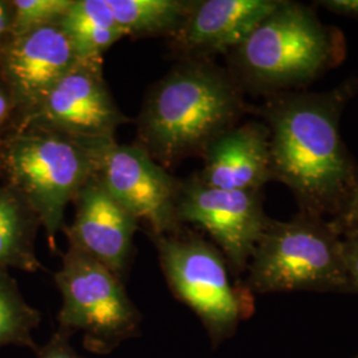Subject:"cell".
<instances>
[{
  "label": "cell",
  "mask_w": 358,
  "mask_h": 358,
  "mask_svg": "<svg viewBox=\"0 0 358 358\" xmlns=\"http://www.w3.org/2000/svg\"><path fill=\"white\" fill-rule=\"evenodd\" d=\"M348 92L279 93L262 109L273 179L291 189L309 215H337L357 186L340 133Z\"/></svg>",
  "instance_id": "6da1fadb"
},
{
  "label": "cell",
  "mask_w": 358,
  "mask_h": 358,
  "mask_svg": "<svg viewBox=\"0 0 358 358\" xmlns=\"http://www.w3.org/2000/svg\"><path fill=\"white\" fill-rule=\"evenodd\" d=\"M242 88L205 59L176 65L149 90L137 120V145L165 169L205 152L243 115Z\"/></svg>",
  "instance_id": "7a4b0ae2"
},
{
  "label": "cell",
  "mask_w": 358,
  "mask_h": 358,
  "mask_svg": "<svg viewBox=\"0 0 358 358\" xmlns=\"http://www.w3.org/2000/svg\"><path fill=\"white\" fill-rule=\"evenodd\" d=\"M343 34L325 26L304 4L280 0L243 41L231 50V76L242 88L282 93L303 87L345 57Z\"/></svg>",
  "instance_id": "3957f363"
},
{
  "label": "cell",
  "mask_w": 358,
  "mask_h": 358,
  "mask_svg": "<svg viewBox=\"0 0 358 358\" xmlns=\"http://www.w3.org/2000/svg\"><path fill=\"white\" fill-rule=\"evenodd\" d=\"M101 143L35 128L0 138V174L36 213L53 252L56 236L65 229L66 206L96 177V149Z\"/></svg>",
  "instance_id": "277c9868"
},
{
  "label": "cell",
  "mask_w": 358,
  "mask_h": 358,
  "mask_svg": "<svg viewBox=\"0 0 358 358\" xmlns=\"http://www.w3.org/2000/svg\"><path fill=\"white\" fill-rule=\"evenodd\" d=\"M247 271L244 284L252 294H350L341 232L332 222L301 211L285 222L269 219Z\"/></svg>",
  "instance_id": "5b68a950"
},
{
  "label": "cell",
  "mask_w": 358,
  "mask_h": 358,
  "mask_svg": "<svg viewBox=\"0 0 358 358\" xmlns=\"http://www.w3.org/2000/svg\"><path fill=\"white\" fill-rule=\"evenodd\" d=\"M149 238L171 292L202 321L213 348L252 316L254 294L231 280L230 266L215 244L192 231Z\"/></svg>",
  "instance_id": "8992f818"
},
{
  "label": "cell",
  "mask_w": 358,
  "mask_h": 358,
  "mask_svg": "<svg viewBox=\"0 0 358 358\" xmlns=\"http://www.w3.org/2000/svg\"><path fill=\"white\" fill-rule=\"evenodd\" d=\"M55 282L63 296L59 332L83 334V344L96 355H109L138 336L142 315L129 299L124 282L100 262L68 245Z\"/></svg>",
  "instance_id": "52a82bcc"
},
{
  "label": "cell",
  "mask_w": 358,
  "mask_h": 358,
  "mask_svg": "<svg viewBox=\"0 0 358 358\" xmlns=\"http://www.w3.org/2000/svg\"><path fill=\"white\" fill-rule=\"evenodd\" d=\"M96 177L108 192L143 222L149 236L183 230L177 213L180 179L155 162L140 145L103 142L96 149Z\"/></svg>",
  "instance_id": "ba28073f"
},
{
  "label": "cell",
  "mask_w": 358,
  "mask_h": 358,
  "mask_svg": "<svg viewBox=\"0 0 358 358\" xmlns=\"http://www.w3.org/2000/svg\"><path fill=\"white\" fill-rule=\"evenodd\" d=\"M129 118L117 106L103 77V59H80L15 130L35 128L77 141H115Z\"/></svg>",
  "instance_id": "9c48e42d"
},
{
  "label": "cell",
  "mask_w": 358,
  "mask_h": 358,
  "mask_svg": "<svg viewBox=\"0 0 358 358\" xmlns=\"http://www.w3.org/2000/svg\"><path fill=\"white\" fill-rule=\"evenodd\" d=\"M177 213L182 224L198 226L211 236L236 278L247 271L269 222L262 192L214 189L196 176L180 179Z\"/></svg>",
  "instance_id": "30bf717a"
},
{
  "label": "cell",
  "mask_w": 358,
  "mask_h": 358,
  "mask_svg": "<svg viewBox=\"0 0 358 358\" xmlns=\"http://www.w3.org/2000/svg\"><path fill=\"white\" fill-rule=\"evenodd\" d=\"M78 60L60 23L8 40L0 50V81L15 103L13 130L38 108Z\"/></svg>",
  "instance_id": "8fae6325"
},
{
  "label": "cell",
  "mask_w": 358,
  "mask_h": 358,
  "mask_svg": "<svg viewBox=\"0 0 358 358\" xmlns=\"http://www.w3.org/2000/svg\"><path fill=\"white\" fill-rule=\"evenodd\" d=\"M73 205L75 219L64 229L68 245L92 256L124 282L140 222L108 192L97 177L77 192Z\"/></svg>",
  "instance_id": "7c38bea8"
},
{
  "label": "cell",
  "mask_w": 358,
  "mask_h": 358,
  "mask_svg": "<svg viewBox=\"0 0 358 358\" xmlns=\"http://www.w3.org/2000/svg\"><path fill=\"white\" fill-rule=\"evenodd\" d=\"M195 174L206 186L230 192H262L273 179L269 130L263 122L235 125L210 142Z\"/></svg>",
  "instance_id": "4fadbf2b"
},
{
  "label": "cell",
  "mask_w": 358,
  "mask_h": 358,
  "mask_svg": "<svg viewBox=\"0 0 358 358\" xmlns=\"http://www.w3.org/2000/svg\"><path fill=\"white\" fill-rule=\"evenodd\" d=\"M280 0H198L173 38L189 59L230 52L272 13Z\"/></svg>",
  "instance_id": "5bb4252c"
},
{
  "label": "cell",
  "mask_w": 358,
  "mask_h": 358,
  "mask_svg": "<svg viewBox=\"0 0 358 358\" xmlns=\"http://www.w3.org/2000/svg\"><path fill=\"white\" fill-rule=\"evenodd\" d=\"M41 227L36 213L10 185L0 186V268L38 272L36 236Z\"/></svg>",
  "instance_id": "9a60e30c"
},
{
  "label": "cell",
  "mask_w": 358,
  "mask_h": 358,
  "mask_svg": "<svg viewBox=\"0 0 358 358\" xmlns=\"http://www.w3.org/2000/svg\"><path fill=\"white\" fill-rule=\"evenodd\" d=\"M60 24L78 59H103L113 44L127 38L106 0H73Z\"/></svg>",
  "instance_id": "2e32d148"
},
{
  "label": "cell",
  "mask_w": 358,
  "mask_h": 358,
  "mask_svg": "<svg viewBox=\"0 0 358 358\" xmlns=\"http://www.w3.org/2000/svg\"><path fill=\"white\" fill-rule=\"evenodd\" d=\"M128 36L174 38L192 13V0H106Z\"/></svg>",
  "instance_id": "e0dca14e"
},
{
  "label": "cell",
  "mask_w": 358,
  "mask_h": 358,
  "mask_svg": "<svg viewBox=\"0 0 358 358\" xmlns=\"http://www.w3.org/2000/svg\"><path fill=\"white\" fill-rule=\"evenodd\" d=\"M40 321V312L24 300L8 269L0 268V348L23 346L38 353L32 332Z\"/></svg>",
  "instance_id": "ac0fdd59"
},
{
  "label": "cell",
  "mask_w": 358,
  "mask_h": 358,
  "mask_svg": "<svg viewBox=\"0 0 358 358\" xmlns=\"http://www.w3.org/2000/svg\"><path fill=\"white\" fill-rule=\"evenodd\" d=\"M73 0H13L11 38L41 27L57 24Z\"/></svg>",
  "instance_id": "d6986e66"
},
{
  "label": "cell",
  "mask_w": 358,
  "mask_h": 358,
  "mask_svg": "<svg viewBox=\"0 0 358 358\" xmlns=\"http://www.w3.org/2000/svg\"><path fill=\"white\" fill-rule=\"evenodd\" d=\"M341 244L349 291L350 294H358V229L341 234Z\"/></svg>",
  "instance_id": "ffe728a7"
},
{
  "label": "cell",
  "mask_w": 358,
  "mask_h": 358,
  "mask_svg": "<svg viewBox=\"0 0 358 358\" xmlns=\"http://www.w3.org/2000/svg\"><path fill=\"white\" fill-rule=\"evenodd\" d=\"M69 340V336L56 331L45 345L38 348V358H84L73 349Z\"/></svg>",
  "instance_id": "44dd1931"
},
{
  "label": "cell",
  "mask_w": 358,
  "mask_h": 358,
  "mask_svg": "<svg viewBox=\"0 0 358 358\" xmlns=\"http://www.w3.org/2000/svg\"><path fill=\"white\" fill-rule=\"evenodd\" d=\"M336 229L344 234L346 231L357 230L358 229V183L356 189L349 196L344 208L336 215L332 220Z\"/></svg>",
  "instance_id": "7402d4cb"
},
{
  "label": "cell",
  "mask_w": 358,
  "mask_h": 358,
  "mask_svg": "<svg viewBox=\"0 0 358 358\" xmlns=\"http://www.w3.org/2000/svg\"><path fill=\"white\" fill-rule=\"evenodd\" d=\"M16 109L13 97L6 85L0 81V138L7 136L15 125Z\"/></svg>",
  "instance_id": "603a6c76"
},
{
  "label": "cell",
  "mask_w": 358,
  "mask_h": 358,
  "mask_svg": "<svg viewBox=\"0 0 358 358\" xmlns=\"http://www.w3.org/2000/svg\"><path fill=\"white\" fill-rule=\"evenodd\" d=\"M13 28V6L11 1L0 0V50L11 38Z\"/></svg>",
  "instance_id": "cb8c5ba5"
},
{
  "label": "cell",
  "mask_w": 358,
  "mask_h": 358,
  "mask_svg": "<svg viewBox=\"0 0 358 358\" xmlns=\"http://www.w3.org/2000/svg\"><path fill=\"white\" fill-rule=\"evenodd\" d=\"M317 4L333 13L358 17V0H322Z\"/></svg>",
  "instance_id": "d4e9b609"
},
{
  "label": "cell",
  "mask_w": 358,
  "mask_h": 358,
  "mask_svg": "<svg viewBox=\"0 0 358 358\" xmlns=\"http://www.w3.org/2000/svg\"><path fill=\"white\" fill-rule=\"evenodd\" d=\"M355 358H358V356H356V357H355Z\"/></svg>",
  "instance_id": "484cf974"
}]
</instances>
